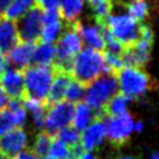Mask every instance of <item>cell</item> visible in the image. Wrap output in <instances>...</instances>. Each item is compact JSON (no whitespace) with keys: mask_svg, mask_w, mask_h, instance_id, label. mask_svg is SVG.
<instances>
[{"mask_svg":"<svg viewBox=\"0 0 159 159\" xmlns=\"http://www.w3.org/2000/svg\"><path fill=\"white\" fill-rule=\"evenodd\" d=\"M102 73H108L102 51L86 47L81 48L73 57L70 75L83 86H87Z\"/></svg>","mask_w":159,"mask_h":159,"instance_id":"obj_1","label":"cell"},{"mask_svg":"<svg viewBox=\"0 0 159 159\" xmlns=\"http://www.w3.org/2000/svg\"><path fill=\"white\" fill-rule=\"evenodd\" d=\"M114 76L120 92L128 98L143 97L155 87L152 77L142 67L123 66Z\"/></svg>","mask_w":159,"mask_h":159,"instance_id":"obj_2","label":"cell"},{"mask_svg":"<svg viewBox=\"0 0 159 159\" xmlns=\"http://www.w3.org/2000/svg\"><path fill=\"white\" fill-rule=\"evenodd\" d=\"M21 71L24 76V97H31L46 102L53 78L52 67L34 65L27 66Z\"/></svg>","mask_w":159,"mask_h":159,"instance_id":"obj_3","label":"cell"},{"mask_svg":"<svg viewBox=\"0 0 159 159\" xmlns=\"http://www.w3.org/2000/svg\"><path fill=\"white\" fill-rule=\"evenodd\" d=\"M118 91V83L116 76L107 73L102 77H97L84 88V102L92 108L94 113H101L106 102Z\"/></svg>","mask_w":159,"mask_h":159,"instance_id":"obj_4","label":"cell"},{"mask_svg":"<svg viewBox=\"0 0 159 159\" xmlns=\"http://www.w3.org/2000/svg\"><path fill=\"white\" fill-rule=\"evenodd\" d=\"M102 25L123 46L132 45L140 37V24L124 12L123 14L111 12Z\"/></svg>","mask_w":159,"mask_h":159,"instance_id":"obj_5","label":"cell"},{"mask_svg":"<svg viewBox=\"0 0 159 159\" xmlns=\"http://www.w3.org/2000/svg\"><path fill=\"white\" fill-rule=\"evenodd\" d=\"M75 103L70 101H60L46 106L43 128L47 133L55 135L61 128L70 125L73 119Z\"/></svg>","mask_w":159,"mask_h":159,"instance_id":"obj_6","label":"cell"},{"mask_svg":"<svg viewBox=\"0 0 159 159\" xmlns=\"http://www.w3.org/2000/svg\"><path fill=\"white\" fill-rule=\"evenodd\" d=\"M134 130V122L129 113L124 112L118 116L108 117L106 123V135L112 145L119 148L123 147Z\"/></svg>","mask_w":159,"mask_h":159,"instance_id":"obj_7","label":"cell"},{"mask_svg":"<svg viewBox=\"0 0 159 159\" xmlns=\"http://www.w3.org/2000/svg\"><path fill=\"white\" fill-rule=\"evenodd\" d=\"M41 12L42 10L35 4L17 21V35L20 41L36 43L41 34Z\"/></svg>","mask_w":159,"mask_h":159,"instance_id":"obj_8","label":"cell"},{"mask_svg":"<svg viewBox=\"0 0 159 159\" xmlns=\"http://www.w3.org/2000/svg\"><path fill=\"white\" fill-rule=\"evenodd\" d=\"M102 113H94L91 123L82 129V134L80 135V143L84 150L91 152L99 147L106 138V120Z\"/></svg>","mask_w":159,"mask_h":159,"instance_id":"obj_9","label":"cell"},{"mask_svg":"<svg viewBox=\"0 0 159 159\" xmlns=\"http://www.w3.org/2000/svg\"><path fill=\"white\" fill-rule=\"evenodd\" d=\"M152 46L153 42L143 39H138L134 43L124 46L120 53L124 66H134L143 68L150 58Z\"/></svg>","mask_w":159,"mask_h":159,"instance_id":"obj_10","label":"cell"},{"mask_svg":"<svg viewBox=\"0 0 159 159\" xmlns=\"http://www.w3.org/2000/svg\"><path fill=\"white\" fill-rule=\"evenodd\" d=\"M62 26V17L60 15L58 9H48L42 10L41 12V34L40 40L43 42H55L61 34Z\"/></svg>","mask_w":159,"mask_h":159,"instance_id":"obj_11","label":"cell"},{"mask_svg":"<svg viewBox=\"0 0 159 159\" xmlns=\"http://www.w3.org/2000/svg\"><path fill=\"white\" fill-rule=\"evenodd\" d=\"M27 135L24 128L15 127L0 137V152L10 159L19 152L26 149Z\"/></svg>","mask_w":159,"mask_h":159,"instance_id":"obj_12","label":"cell"},{"mask_svg":"<svg viewBox=\"0 0 159 159\" xmlns=\"http://www.w3.org/2000/svg\"><path fill=\"white\" fill-rule=\"evenodd\" d=\"M0 86L10 98L24 97V76L17 68H5L0 73Z\"/></svg>","mask_w":159,"mask_h":159,"instance_id":"obj_13","label":"cell"},{"mask_svg":"<svg viewBox=\"0 0 159 159\" xmlns=\"http://www.w3.org/2000/svg\"><path fill=\"white\" fill-rule=\"evenodd\" d=\"M34 47H35V43H32V42H26V41L16 42L5 53L7 63H10L14 68L24 70L31 62Z\"/></svg>","mask_w":159,"mask_h":159,"instance_id":"obj_14","label":"cell"},{"mask_svg":"<svg viewBox=\"0 0 159 159\" xmlns=\"http://www.w3.org/2000/svg\"><path fill=\"white\" fill-rule=\"evenodd\" d=\"M76 31L78 32L81 40L91 48L98 50V51H103L104 47V40H103V35H102V30L98 25L93 26L89 24H83L78 20H76L75 22H72Z\"/></svg>","mask_w":159,"mask_h":159,"instance_id":"obj_15","label":"cell"},{"mask_svg":"<svg viewBox=\"0 0 159 159\" xmlns=\"http://www.w3.org/2000/svg\"><path fill=\"white\" fill-rule=\"evenodd\" d=\"M72 77L70 73L67 72H62V71H53V78L46 97V103H55V102H60L65 99V93L66 89L71 82Z\"/></svg>","mask_w":159,"mask_h":159,"instance_id":"obj_16","label":"cell"},{"mask_svg":"<svg viewBox=\"0 0 159 159\" xmlns=\"http://www.w3.org/2000/svg\"><path fill=\"white\" fill-rule=\"evenodd\" d=\"M19 41L16 21L0 17V51L6 53Z\"/></svg>","mask_w":159,"mask_h":159,"instance_id":"obj_17","label":"cell"},{"mask_svg":"<svg viewBox=\"0 0 159 159\" xmlns=\"http://www.w3.org/2000/svg\"><path fill=\"white\" fill-rule=\"evenodd\" d=\"M55 57H56V48L52 42L37 41L35 43L32 57H31V61L34 62V65L51 67L53 65Z\"/></svg>","mask_w":159,"mask_h":159,"instance_id":"obj_18","label":"cell"},{"mask_svg":"<svg viewBox=\"0 0 159 159\" xmlns=\"http://www.w3.org/2000/svg\"><path fill=\"white\" fill-rule=\"evenodd\" d=\"M25 109L30 111L32 117V123L36 129L43 128V119H45V112H46V102L31 98V97H22L21 98Z\"/></svg>","mask_w":159,"mask_h":159,"instance_id":"obj_19","label":"cell"},{"mask_svg":"<svg viewBox=\"0 0 159 159\" xmlns=\"http://www.w3.org/2000/svg\"><path fill=\"white\" fill-rule=\"evenodd\" d=\"M130 98H128L124 93L122 92H116L103 106L101 113L104 117H113V116H118L125 112L128 102Z\"/></svg>","mask_w":159,"mask_h":159,"instance_id":"obj_20","label":"cell"},{"mask_svg":"<svg viewBox=\"0 0 159 159\" xmlns=\"http://www.w3.org/2000/svg\"><path fill=\"white\" fill-rule=\"evenodd\" d=\"M83 10V0H58V11L66 24L77 20Z\"/></svg>","mask_w":159,"mask_h":159,"instance_id":"obj_21","label":"cell"},{"mask_svg":"<svg viewBox=\"0 0 159 159\" xmlns=\"http://www.w3.org/2000/svg\"><path fill=\"white\" fill-rule=\"evenodd\" d=\"M94 117V112L92 108L86 103V102H77L75 106V113H73V119H72V127L76 128L78 132L84 129L91 120Z\"/></svg>","mask_w":159,"mask_h":159,"instance_id":"obj_22","label":"cell"},{"mask_svg":"<svg viewBox=\"0 0 159 159\" xmlns=\"http://www.w3.org/2000/svg\"><path fill=\"white\" fill-rule=\"evenodd\" d=\"M96 25H102L113 10V0H87Z\"/></svg>","mask_w":159,"mask_h":159,"instance_id":"obj_23","label":"cell"},{"mask_svg":"<svg viewBox=\"0 0 159 159\" xmlns=\"http://www.w3.org/2000/svg\"><path fill=\"white\" fill-rule=\"evenodd\" d=\"M123 7L127 10V14L139 24L144 22L149 15L148 0H129L123 5Z\"/></svg>","mask_w":159,"mask_h":159,"instance_id":"obj_24","label":"cell"},{"mask_svg":"<svg viewBox=\"0 0 159 159\" xmlns=\"http://www.w3.org/2000/svg\"><path fill=\"white\" fill-rule=\"evenodd\" d=\"M5 109L9 112L12 119L14 127L24 128L25 122H26V109L22 104L21 98H10Z\"/></svg>","mask_w":159,"mask_h":159,"instance_id":"obj_25","label":"cell"},{"mask_svg":"<svg viewBox=\"0 0 159 159\" xmlns=\"http://www.w3.org/2000/svg\"><path fill=\"white\" fill-rule=\"evenodd\" d=\"M35 5V0H12L6 11L4 12L5 19L17 21L31 6Z\"/></svg>","mask_w":159,"mask_h":159,"instance_id":"obj_26","label":"cell"},{"mask_svg":"<svg viewBox=\"0 0 159 159\" xmlns=\"http://www.w3.org/2000/svg\"><path fill=\"white\" fill-rule=\"evenodd\" d=\"M52 138H53V135L50 134V133H47L46 130L37 133V135L35 137V140H34V144H32V149L31 150L37 157H45V155H47V152H48V148L51 145Z\"/></svg>","mask_w":159,"mask_h":159,"instance_id":"obj_27","label":"cell"},{"mask_svg":"<svg viewBox=\"0 0 159 159\" xmlns=\"http://www.w3.org/2000/svg\"><path fill=\"white\" fill-rule=\"evenodd\" d=\"M47 155L52 159H72L70 147L66 145L63 142H61L56 135H53L52 138Z\"/></svg>","mask_w":159,"mask_h":159,"instance_id":"obj_28","label":"cell"},{"mask_svg":"<svg viewBox=\"0 0 159 159\" xmlns=\"http://www.w3.org/2000/svg\"><path fill=\"white\" fill-rule=\"evenodd\" d=\"M55 135L68 147H72V145L80 143V132L76 128H73L71 124L61 128Z\"/></svg>","mask_w":159,"mask_h":159,"instance_id":"obj_29","label":"cell"},{"mask_svg":"<svg viewBox=\"0 0 159 159\" xmlns=\"http://www.w3.org/2000/svg\"><path fill=\"white\" fill-rule=\"evenodd\" d=\"M83 93H84V86L82 83H80L76 80H71L66 93H65V99L70 101L72 103H77L83 98Z\"/></svg>","mask_w":159,"mask_h":159,"instance_id":"obj_30","label":"cell"},{"mask_svg":"<svg viewBox=\"0 0 159 159\" xmlns=\"http://www.w3.org/2000/svg\"><path fill=\"white\" fill-rule=\"evenodd\" d=\"M12 128H15V127H14V123H12V119H11L9 112L6 109L0 111V137L4 135L5 133H7Z\"/></svg>","mask_w":159,"mask_h":159,"instance_id":"obj_31","label":"cell"},{"mask_svg":"<svg viewBox=\"0 0 159 159\" xmlns=\"http://www.w3.org/2000/svg\"><path fill=\"white\" fill-rule=\"evenodd\" d=\"M11 159H37V155L30 149H24L17 154H15Z\"/></svg>","mask_w":159,"mask_h":159,"instance_id":"obj_32","label":"cell"},{"mask_svg":"<svg viewBox=\"0 0 159 159\" xmlns=\"http://www.w3.org/2000/svg\"><path fill=\"white\" fill-rule=\"evenodd\" d=\"M7 102H9V97H7V94L5 93V91L0 86V111H2V109L6 108Z\"/></svg>","mask_w":159,"mask_h":159,"instance_id":"obj_33","label":"cell"},{"mask_svg":"<svg viewBox=\"0 0 159 159\" xmlns=\"http://www.w3.org/2000/svg\"><path fill=\"white\" fill-rule=\"evenodd\" d=\"M12 0H0V17L4 16V12L6 11V9L9 7V5L11 4Z\"/></svg>","mask_w":159,"mask_h":159,"instance_id":"obj_34","label":"cell"},{"mask_svg":"<svg viewBox=\"0 0 159 159\" xmlns=\"http://www.w3.org/2000/svg\"><path fill=\"white\" fill-rule=\"evenodd\" d=\"M6 65H7V61H6L5 53L2 51H0V73L6 68Z\"/></svg>","mask_w":159,"mask_h":159,"instance_id":"obj_35","label":"cell"},{"mask_svg":"<svg viewBox=\"0 0 159 159\" xmlns=\"http://www.w3.org/2000/svg\"><path fill=\"white\" fill-rule=\"evenodd\" d=\"M78 159H98L94 154H92L91 152H87V150H84L80 157H78Z\"/></svg>","mask_w":159,"mask_h":159,"instance_id":"obj_36","label":"cell"},{"mask_svg":"<svg viewBox=\"0 0 159 159\" xmlns=\"http://www.w3.org/2000/svg\"><path fill=\"white\" fill-rule=\"evenodd\" d=\"M134 129H135V130H138V132H139V130H142V129H143V123H137V124L134 125Z\"/></svg>","mask_w":159,"mask_h":159,"instance_id":"obj_37","label":"cell"},{"mask_svg":"<svg viewBox=\"0 0 159 159\" xmlns=\"http://www.w3.org/2000/svg\"><path fill=\"white\" fill-rule=\"evenodd\" d=\"M149 159H159V157H158V153H157V152H153Z\"/></svg>","mask_w":159,"mask_h":159,"instance_id":"obj_38","label":"cell"},{"mask_svg":"<svg viewBox=\"0 0 159 159\" xmlns=\"http://www.w3.org/2000/svg\"><path fill=\"white\" fill-rule=\"evenodd\" d=\"M0 159H10V158H9V157H6L4 153H1V152H0Z\"/></svg>","mask_w":159,"mask_h":159,"instance_id":"obj_39","label":"cell"},{"mask_svg":"<svg viewBox=\"0 0 159 159\" xmlns=\"http://www.w3.org/2000/svg\"><path fill=\"white\" fill-rule=\"evenodd\" d=\"M120 159H135V158H133V157H122Z\"/></svg>","mask_w":159,"mask_h":159,"instance_id":"obj_40","label":"cell"},{"mask_svg":"<svg viewBox=\"0 0 159 159\" xmlns=\"http://www.w3.org/2000/svg\"><path fill=\"white\" fill-rule=\"evenodd\" d=\"M40 159H52V158H50L48 155H45V157H40Z\"/></svg>","mask_w":159,"mask_h":159,"instance_id":"obj_41","label":"cell"}]
</instances>
